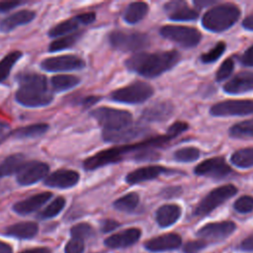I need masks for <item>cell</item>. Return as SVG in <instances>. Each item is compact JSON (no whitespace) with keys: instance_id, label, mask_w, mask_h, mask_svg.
Listing matches in <instances>:
<instances>
[{"instance_id":"cell-1","label":"cell","mask_w":253,"mask_h":253,"mask_svg":"<svg viewBox=\"0 0 253 253\" xmlns=\"http://www.w3.org/2000/svg\"><path fill=\"white\" fill-rule=\"evenodd\" d=\"M19 89L16 101L28 108L44 107L51 103L53 96L47 87L45 76L36 72H21L17 75Z\"/></svg>"},{"instance_id":"cell-2","label":"cell","mask_w":253,"mask_h":253,"mask_svg":"<svg viewBox=\"0 0 253 253\" xmlns=\"http://www.w3.org/2000/svg\"><path fill=\"white\" fill-rule=\"evenodd\" d=\"M179 59L180 54L176 50L139 52L128 57L125 64L129 71L146 78H152L171 69L178 63Z\"/></svg>"},{"instance_id":"cell-3","label":"cell","mask_w":253,"mask_h":253,"mask_svg":"<svg viewBox=\"0 0 253 253\" xmlns=\"http://www.w3.org/2000/svg\"><path fill=\"white\" fill-rule=\"evenodd\" d=\"M240 17L239 8L231 3L212 7L202 18L203 27L213 33L223 32L232 27Z\"/></svg>"},{"instance_id":"cell-4","label":"cell","mask_w":253,"mask_h":253,"mask_svg":"<svg viewBox=\"0 0 253 253\" xmlns=\"http://www.w3.org/2000/svg\"><path fill=\"white\" fill-rule=\"evenodd\" d=\"M91 116L103 127V130L122 129L132 122V116L129 112L109 107H100L91 112Z\"/></svg>"},{"instance_id":"cell-5","label":"cell","mask_w":253,"mask_h":253,"mask_svg":"<svg viewBox=\"0 0 253 253\" xmlns=\"http://www.w3.org/2000/svg\"><path fill=\"white\" fill-rule=\"evenodd\" d=\"M153 94L152 87L142 81H136L111 93V99L126 104H138L149 99Z\"/></svg>"},{"instance_id":"cell-6","label":"cell","mask_w":253,"mask_h":253,"mask_svg":"<svg viewBox=\"0 0 253 253\" xmlns=\"http://www.w3.org/2000/svg\"><path fill=\"white\" fill-rule=\"evenodd\" d=\"M237 193V188L231 184L223 185L211 191L196 207L194 214L197 216H204L211 212L218 206L233 197Z\"/></svg>"},{"instance_id":"cell-7","label":"cell","mask_w":253,"mask_h":253,"mask_svg":"<svg viewBox=\"0 0 253 253\" xmlns=\"http://www.w3.org/2000/svg\"><path fill=\"white\" fill-rule=\"evenodd\" d=\"M111 45L121 51H136L149 44V38L143 33H126L115 31L110 34Z\"/></svg>"},{"instance_id":"cell-8","label":"cell","mask_w":253,"mask_h":253,"mask_svg":"<svg viewBox=\"0 0 253 253\" xmlns=\"http://www.w3.org/2000/svg\"><path fill=\"white\" fill-rule=\"evenodd\" d=\"M160 35L186 48L196 46L202 39L197 29L184 26H164L160 29Z\"/></svg>"},{"instance_id":"cell-9","label":"cell","mask_w":253,"mask_h":253,"mask_svg":"<svg viewBox=\"0 0 253 253\" xmlns=\"http://www.w3.org/2000/svg\"><path fill=\"white\" fill-rule=\"evenodd\" d=\"M214 117L246 116L253 113V101L250 100H227L216 103L210 109Z\"/></svg>"},{"instance_id":"cell-10","label":"cell","mask_w":253,"mask_h":253,"mask_svg":"<svg viewBox=\"0 0 253 253\" xmlns=\"http://www.w3.org/2000/svg\"><path fill=\"white\" fill-rule=\"evenodd\" d=\"M49 166L42 161H27L17 173V182L22 186L36 184L47 176Z\"/></svg>"},{"instance_id":"cell-11","label":"cell","mask_w":253,"mask_h":253,"mask_svg":"<svg viewBox=\"0 0 253 253\" xmlns=\"http://www.w3.org/2000/svg\"><path fill=\"white\" fill-rule=\"evenodd\" d=\"M85 66V62L80 57L73 54H65L52 56L43 59L41 62V67L49 72L79 70Z\"/></svg>"},{"instance_id":"cell-12","label":"cell","mask_w":253,"mask_h":253,"mask_svg":"<svg viewBox=\"0 0 253 253\" xmlns=\"http://www.w3.org/2000/svg\"><path fill=\"white\" fill-rule=\"evenodd\" d=\"M236 229V224L233 221H219L211 222L201 227L197 235L203 240H213L218 241L227 238Z\"/></svg>"},{"instance_id":"cell-13","label":"cell","mask_w":253,"mask_h":253,"mask_svg":"<svg viewBox=\"0 0 253 253\" xmlns=\"http://www.w3.org/2000/svg\"><path fill=\"white\" fill-rule=\"evenodd\" d=\"M194 172L199 176L221 179L231 172V168L226 164L222 157H212L197 165Z\"/></svg>"},{"instance_id":"cell-14","label":"cell","mask_w":253,"mask_h":253,"mask_svg":"<svg viewBox=\"0 0 253 253\" xmlns=\"http://www.w3.org/2000/svg\"><path fill=\"white\" fill-rule=\"evenodd\" d=\"M124 159V155L121 151L120 146H115L109 149H104L96 154L88 157L83 162V166L85 170L91 171L103 167L108 164L118 163Z\"/></svg>"},{"instance_id":"cell-15","label":"cell","mask_w":253,"mask_h":253,"mask_svg":"<svg viewBox=\"0 0 253 253\" xmlns=\"http://www.w3.org/2000/svg\"><path fill=\"white\" fill-rule=\"evenodd\" d=\"M79 178L78 172L74 170L59 169L45 177L44 185L50 188L68 189L74 187L78 183Z\"/></svg>"},{"instance_id":"cell-16","label":"cell","mask_w":253,"mask_h":253,"mask_svg":"<svg viewBox=\"0 0 253 253\" xmlns=\"http://www.w3.org/2000/svg\"><path fill=\"white\" fill-rule=\"evenodd\" d=\"M174 113V106L170 102H156L142 111L141 120L149 123H161L167 121Z\"/></svg>"},{"instance_id":"cell-17","label":"cell","mask_w":253,"mask_h":253,"mask_svg":"<svg viewBox=\"0 0 253 253\" xmlns=\"http://www.w3.org/2000/svg\"><path fill=\"white\" fill-rule=\"evenodd\" d=\"M145 132V129L138 125H129L118 130H103L102 137L105 141L120 143L133 140Z\"/></svg>"},{"instance_id":"cell-18","label":"cell","mask_w":253,"mask_h":253,"mask_svg":"<svg viewBox=\"0 0 253 253\" xmlns=\"http://www.w3.org/2000/svg\"><path fill=\"white\" fill-rule=\"evenodd\" d=\"M141 231L138 228L132 227L125 229L121 232L115 233L108 238L105 239V245L109 248L113 249H120V248H126L138 241L140 238Z\"/></svg>"},{"instance_id":"cell-19","label":"cell","mask_w":253,"mask_h":253,"mask_svg":"<svg viewBox=\"0 0 253 253\" xmlns=\"http://www.w3.org/2000/svg\"><path fill=\"white\" fill-rule=\"evenodd\" d=\"M182 238L177 233H166L149 239L144 243L145 249L151 252L175 250L181 246Z\"/></svg>"},{"instance_id":"cell-20","label":"cell","mask_w":253,"mask_h":253,"mask_svg":"<svg viewBox=\"0 0 253 253\" xmlns=\"http://www.w3.org/2000/svg\"><path fill=\"white\" fill-rule=\"evenodd\" d=\"M52 194L50 192H42L29 197L26 200L20 201L13 206V211L21 215H26L38 211L42 208L50 198Z\"/></svg>"},{"instance_id":"cell-21","label":"cell","mask_w":253,"mask_h":253,"mask_svg":"<svg viewBox=\"0 0 253 253\" xmlns=\"http://www.w3.org/2000/svg\"><path fill=\"white\" fill-rule=\"evenodd\" d=\"M223 90L228 94H242L253 91V72L238 73L224 84Z\"/></svg>"},{"instance_id":"cell-22","label":"cell","mask_w":253,"mask_h":253,"mask_svg":"<svg viewBox=\"0 0 253 253\" xmlns=\"http://www.w3.org/2000/svg\"><path fill=\"white\" fill-rule=\"evenodd\" d=\"M168 172V170L161 166H147L138 168L126 176V181L129 185L142 183L157 178L161 174Z\"/></svg>"},{"instance_id":"cell-23","label":"cell","mask_w":253,"mask_h":253,"mask_svg":"<svg viewBox=\"0 0 253 253\" xmlns=\"http://www.w3.org/2000/svg\"><path fill=\"white\" fill-rule=\"evenodd\" d=\"M36 17L34 11L31 10H20L8 17L0 23V31L2 33H9L13 31L15 28L23 25H27L32 22Z\"/></svg>"},{"instance_id":"cell-24","label":"cell","mask_w":253,"mask_h":253,"mask_svg":"<svg viewBox=\"0 0 253 253\" xmlns=\"http://www.w3.org/2000/svg\"><path fill=\"white\" fill-rule=\"evenodd\" d=\"M164 8L172 21H193L198 18V12L189 8L184 2H169Z\"/></svg>"},{"instance_id":"cell-25","label":"cell","mask_w":253,"mask_h":253,"mask_svg":"<svg viewBox=\"0 0 253 253\" xmlns=\"http://www.w3.org/2000/svg\"><path fill=\"white\" fill-rule=\"evenodd\" d=\"M182 210L178 205L167 204L161 206L155 213V218L159 226L168 227L174 224L181 216Z\"/></svg>"},{"instance_id":"cell-26","label":"cell","mask_w":253,"mask_h":253,"mask_svg":"<svg viewBox=\"0 0 253 253\" xmlns=\"http://www.w3.org/2000/svg\"><path fill=\"white\" fill-rule=\"evenodd\" d=\"M39 226L33 221H22L14 223L7 227L6 234L19 239H30L36 236L38 233Z\"/></svg>"},{"instance_id":"cell-27","label":"cell","mask_w":253,"mask_h":253,"mask_svg":"<svg viewBox=\"0 0 253 253\" xmlns=\"http://www.w3.org/2000/svg\"><path fill=\"white\" fill-rule=\"evenodd\" d=\"M25 162V156L21 153L7 156L0 163V177H7L18 173Z\"/></svg>"},{"instance_id":"cell-28","label":"cell","mask_w":253,"mask_h":253,"mask_svg":"<svg viewBox=\"0 0 253 253\" xmlns=\"http://www.w3.org/2000/svg\"><path fill=\"white\" fill-rule=\"evenodd\" d=\"M149 7L144 2H133L130 3L125 13H124V20L128 24H135L141 21L148 13Z\"/></svg>"},{"instance_id":"cell-29","label":"cell","mask_w":253,"mask_h":253,"mask_svg":"<svg viewBox=\"0 0 253 253\" xmlns=\"http://www.w3.org/2000/svg\"><path fill=\"white\" fill-rule=\"evenodd\" d=\"M48 129L46 124H34L19 127L11 132V136L15 138H35L42 135Z\"/></svg>"},{"instance_id":"cell-30","label":"cell","mask_w":253,"mask_h":253,"mask_svg":"<svg viewBox=\"0 0 253 253\" xmlns=\"http://www.w3.org/2000/svg\"><path fill=\"white\" fill-rule=\"evenodd\" d=\"M50 83L54 92H63L78 85L80 83V79L74 75L60 74L53 76L50 80Z\"/></svg>"},{"instance_id":"cell-31","label":"cell","mask_w":253,"mask_h":253,"mask_svg":"<svg viewBox=\"0 0 253 253\" xmlns=\"http://www.w3.org/2000/svg\"><path fill=\"white\" fill-rule=\"evenodd\" d=\"M79 25H80V23H79L77 17L65 20V21L57 24L53 28H51L48 32V36L50 38H56V37H63V36L72 34V33H74V31L77 30Z\"/></svg>"},{"instance_id":"cell-32","label":"cell","mask_w":253,"mask_h":253,"mask_svg":"<svg viewBox=\"0 0 253 253\" xmlns=\"http://www.w3.org/2000/svg\"><path fill=\"white\" fill-rule=\"evenodd\" d=\"M231 163L238 168H250L253 166V147L242 148L232 153Z\"/></svg>"},{"instance_id":"cell-33","label":"cell","mask_w":253,"mask_h":253,"mask_svg":"<svg viewBox=\"0 0 253 253\" xmlns=\"http://www.w3.org/2000/svg\"><path fill=\"white\" fill-rule=\"evenodd\" d=\"M81 36V33H72L66 36H63L57 40L52 41L49 45H48V51L50 52H55L59 50H63L66 48L71 47L72 45L75 44V42L79 40Z\"/></svg>"},{"instance_id":"cell-34","label":"cell","mask_w":253,"mask_h":253,"mask_svg":"<svg viewBox=\"0 0 253 253\" xmlns=\"http://www.w3.org/2000/svg\"><path fill=\"white\" fill-rule=\"evenodd\" d=\"M22 55L23 54L21 51L16 50L8 53L0 60V82H3L7 79L13 66L22 57Z\"/></svg>"},{"instance_id":"cell-35","label":"cell","mask_w":253,"mask_h":253,"mask_svg":"<svg viewBox=\"0 0 253 253\" xmlns=\"http://www.w3.org/2000/svg\"><path fill=\"white\" fill-rule=\"evenodd\" d=\"M138 203H139V196L136 193L131 192L115 201L114 208L121 211L130 212L137 207Z\"/></svg>"},{"instance_id":"cell-36","label":"cell","mask_w":253,"mask_h":253,"mask_svg":"<svg viewBox=\"0 0 253 253\" xmlns=\"http://www.w3.org/2000/svg\"><path fill=\"white\" fill-rule=\"evenodd\" d=\"M229 134L235 138L253 137V120L240 122L229 128Z\"/></svg>"},{"instance_id":"cell-37","label":"cell","mask_w":253,"mask_h":253,"mask_svg":"<svg viewBox=\"0 0 253 253\" xmlns=\"http://www.w3.org/2000/svg\"><path fill=\"white\" fill-rule=\"evenodd\" d=\"M65 199L63 197H57L54 199L44 210L41 211L39 217L41 218H51L56 216L65 206Z\"/></svg>"},{"instance_id":"cell-38","label":"cell","mask_w":253,"mask_h":253,"mask_svg":"<svg viewBox=\"0 0 253 253\" xmlns=\"http://www.w3.org/2000/svg\"><path fill=\"white\" fill-rule=\"evenodd\" d=\"M200 157V150L196 147L187 146L174 152V158L178 162H193Z\"/></svg>"},{"instance_id":"cell-39","label":"cell","mask_w":253,"mask_h":253,"mask_svg":"<svg viewBox=\"0 0 253 253\" xmlns=\"http://www.w3.org/2000/svg\"><path fill=\"white\" fill-rule=\"evenodd\" d=\"M94 229L93 227L86 222H80L75 224L70 229V234L74 238H79L81 240L90 238L94 235Z\"/></svg>"},{"instance_id":"cell-40","label":"cell","mask_w":253,"mask_h":253,"mask_svg":"<svg viewBox=\"0 0 253 253\" xmlns=\"http://www.w3.org/2000/svg\"><path fill=\"white\" fill-rule=\"evenodd\" d=\"M224 50H225V43L223 42H218L213 46V48H211L210 51L203 53L201 55V61L203 63H212L222 55Z\"/></svg>"},{"instance_id":"cell-41","label":"cell","mask_w":253,"mask_h":253,"mask_svg":"<svg viewBox=\"0 0 253 253\" xmlns=\"http://www.w3.org/2000/svg\"><path fill=\"white\" fill-rule=\"evenodd\" d=\"M233 69H234V61L230 57L226 58L221 63V65L219 66V68L217 69V71L215 73L216 81L220 82V81H223V80L227 79L230 76V74L232 73Z\"/></svg>"},{"instance_id":"cell-42","label":"cell","mask_w":253,"mask_h":253,"mask_svg":"<svg viewBox=\"0 0 253 253\" xmlns=\"http://www.w3.org/2000/svg\"><path fill=\"white\" fill-rule=\"evenodd\" d=\"M234 210L240 213H248L253 211V197L251 196H242L238 198L234 205Z\"/></svg>"},{"instance_id":"cell-43","label":"cell","mask_w":253,"mask_h":253,"mask_svg":"<svg viewBox=\"0 0 253 253\" xmlns=\"http://www.w3.org/2000/svg\"><path fill=\"white\" fill-rule=\"evenodd\" d=\"M84 240L72 237L65 245V253H83L84 251Z\"/></svg>"},{"instance_id":"cell-44","label":"cell","mask_w":253,"mask_h":253,"mask_svg":"<svg viewBox=\"0 0 253 253\" xmlns=\"http://www.w3.org/2000/svg\"><path fill=\"white\" fill-rule=\"evenodd\" d=\"M188 129V125L184 122H175L170 126V127L167 129L166 135L169 136L171 139L174 138L175 136L179 135L183 131Z\"/></svg>"},{"instance_id":"cell-45","label":"cell","mask_w":253,"mask_h":253,"mask_svg":"<svg viewBox=\"0 0 253 253\" xmlns=\"http://www.w3.org/2000/svg\"><path fill=\"white\" fill-rule=\"evenodd\" d=\"M207 246V242L203 239L200 240H194V241H189L184 245V252L185 253H197L203 248Z\"/></svg>"},{"instance_id":"cell-46","label":"cell","mask_w":253,"mask_h":253,"mask_svg":"<svg viewBox=\"0 0 253 253\" xmlns=\"http://www.w3.org/2000/svg\"><path fill=\"white\" fill-rule=\"evenodd\" d=\"M120 226V223L114 219H104L101 221V231L104 233L111 232Z\"/></svg>"},{"instance_id":"cell-47","label":"cell","mask_w":253,"mask_h":253,"mask_svg":"<svg viewBox=\"0 0 253 253\" xmlns=\"http://www.w3.org/2000/svg\"><path fill=\"white\" fill-rule=\"evenodd\" d=\"M79 23L80 24H83V25H89L91 24L92 22L95 21L96 19V15L95 13L93 12H88V13H83V14H80L78 16H76Z\"/></svg>"},{"instance_id":"cell-48","label":"cell","mask_w":253,"mask_h":253,"mask_svg":"<svg viewBox=\"0 0 253 253\" xmlns=\"http://www.w3.org/2000/svg\"><path fill=\"white\" fill-rule=\"evenodd\" d=\"M11 132L12 131L9 124L0 120V143L8 136H11Z\"/></svg>"},{"instance_id":"cell-49","label":"cell","mask_w":253,"mask_h":253,"mask_svg":"<svg viewBox=\"0 0 253 253\" xmlns=\"http://www.w3.org/2000/svg\"><path fill=\"white\" fill-rule=\"evenodd\" d=\"M23 4V2L20 1H2L0 2V12L6 13L8 11H11L12 9L16 8L17 6Z\"/></svg>"},{"instance_id":"cell-50","label":"cell","mask_w":253,"mask_h":253,"mask_svg":"<svg viewBox=\"0 0 253 253\" xmlns=\"http://www.w3.org/2000/svg\"><path fill=\"white\" fill-rule=\"evenodd\" d=\"M241 62L246 66H253V45L250 46L242 55Z\"/></svg>"},{"instance_id":"cell-51","label":"cell","mask_w":253,"mask_h":253,"mask_svg":"<svg viewBox=\"0 0 253 253\" xmlns=\"http://www.w3.org/2000/svg\"><path fill=\"white\" fill-rule=\"evenodd\" d=\"M240 249L247 252H253V234L243 239L239 245Z\"/></svg>"},{"instance_id":"cell-52","label":"cell","mask_w":253,"mask_h":253,"mask_svg":"<svg viewBox=\"0 0 253 253\" xmlns=\"http://www.w3.org/2000/svg\"><path fill=\"white\" fill-rule=\"evenodd\" d=\"M100 100H101V97H99V96H87V97L83 98L79 102V104L82 105L84 108H89V107L95 105Z\"/></svg>"},{"instance_id":"cell-53","label":"cell","mask_w":253,"mask_h":253,"mask_svg":"<svg viewBox=\"0 0 253 253\" xmlns=\"http://www.w3.org/2000/svg\"><path fill=\"white\" fill-rule=\"evenodd\" d=\"M163 196L166 198H172L174 196H178L182 193V189L180 187H170V188H166L164 189V191L162 192Z\"/></svg>"},{"instance_id":"cell-54","label":"cell","mask_w":253,"mask_h":253,"mask_svg":"<svg viewBox=\"0 0 253 253\" xmlns=\"http://www.w3.org/2000/svg\"><path fill=\"white\" fill-rule=\"evenodd\" d=\"M20 253H51V252L46 247H36V248L26 249L24 251H21Z\"/></svg>"},{"instance_id":"cell-55","label":"cell","mask_w":253,"mask_h":253,"mask_svg":"<svg viewBox=\"0 0 253 253\" xmlns=\"http://www.w3.org/2000/svg\"><path fill=\"white\" fill-rule=\"evenodd\" d=\"M242 26L244 29L248 30V31H253V14L246 17L243 22H242Z\"/></svg>"},{"instance_id":"cell-56","label":"cell","mask_w":253,"mask_h":253,"mask_svg":"<svg viewBox=\"0 0 253 253\" xmlns=\"http://www.w3.org/2000/svg\"><path fill=\"white\" fill-rule=\"evenodd\" d=\"M0 253H12L11 246L0 240Z\"/></svg>"},{"instance_id":"cell-57","label":"cell","mask_w":253,"mask_h":253,"mask_svg":"<svg viewBox=\"0 0 253 253\" xmlns=\"http://www.w3.org/2000/svg\"><path fill=\"white\" fill-rule=\"evenodd\" d=\"M213 3H214V1H209V0H200V1H195L194 2V4L196 6H198L199 8H204L205 6H210Z\"/></svg>"}]
</instances>
